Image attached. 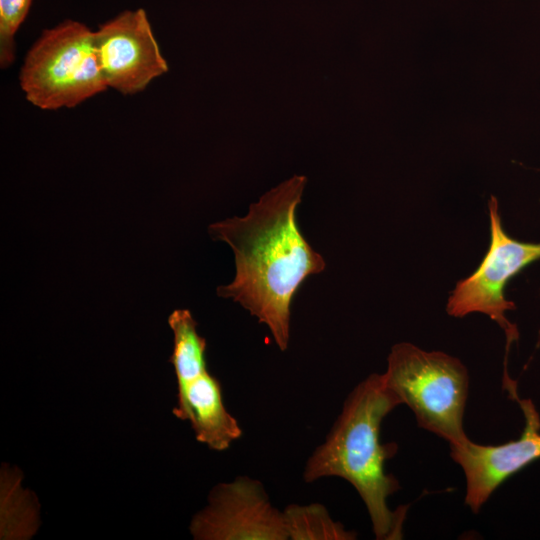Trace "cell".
<instances>
[{
	"mask_svg": "<svg viewBox=\"0 0 540 540\" xmlns=\"http://www.w3.org/2000/svg\"><path fill=\"white\" fill-rule=\"evenodd\" d=\"M306 183L305 176L295 175L251 204L246 215L208 227L213 240L231 247L235 261L233 280L219 286L217 295L256 317L281 351L288 348L291 304L297 290L309 276L326 268L297 222Z\"/></svg>",
	"mask_w": 540,
	"mask_h": 540,
	"instance_id": "cell-1",
	"label": "cell"
},
{
	"mask_svg": "<svg viewBox=\"0 0 540 540\" xmlns=\"http://www.w3.org/2000/svg\"><path fill=\"white\" fill-rule=\"evenodd\" d=\"M398 405L382 374L369 375L350 392L303 472L307 483L331 476L349 482L363 500L378 540L401 539L407 514V506L393 511L387 503L400 489L398 480L385 471V461L396 454L398 446L380 442L381 423Z\"/></svg>",
	"mask_w": 540,
	"mask_h": 540,
	"instance_id": "cell-2",
	"label": "cell"
},
{
	"mask_svg": "<svg viewBox=\"0 0 540 540\" xmlns=\"http://www.w3.org/2000/svg\"><path fill=\"white\" fill-rule=\"evenodd\" d=\"M382 376L421 428L449 444L469 439L463 425L469 376L459 359L401 342L391 348Z\"/></svg>",
	"mask_w": 540,
	"mask_h": 540,
	"instance_id": "cell-3",
	"label": "cell"
},
{
	"mask_svg": "<svg viewBox=\"0 0 540 540\" xmlns=\"http://www.w3.org/2000/svg\"><path fill=\"white\" fill-rule=\"evenodd\" d=\"M26 100L42 110L73 108L104 92L94 31L66 19L42 31L19 73Z\"/></svg>",
	"mask_w": 540,
	"mask_h": 540,
	"instance_id": "cell-4",
	"label": "cell"
},
{
	"mask_svg": "<svg viewBox=\"0 0 540 540\" xmlns=\"http://www.w3.org/2000/svg\"><path fill=\"white\" fill-rule=\"evenodd\" d=\"M490 218V245L478 268L467 278L457 282L448 298L446 311L460 318L470 313H483L504 330L507 350L517 340V327L508 321L505 313L515 309L506 299L507 282L524 267L540 259V243L515 240L504 230L498 201L491 196L488 202Z\"/></svg>",
	"mask_w": 540,
	"mask_h": 540,
	"instance_id": "cell-5",
	"label": "cell"
},
{
	"mask_svg": "<svg viewBox=\"0 0 540 540\" xmlns=\"http://www.w3.org/2000/svg\"><path fill=\"white\" fill-rule=\"evenodd\" d=\"M190 532L197 540L288 539L283 512L273 507L263 484L247 476L215 486Z\"/></svg>",
	"mask_w": 540,
	"mask_h": 540,
	"instance_id": "cell-6",
	"label": "cell"
},
{
	"mask_svg": "<svg viewBox=\"0 0 540 540\" xmlns=\"http://www.w3.org/2000/svg\"><path fill=\"white\" fill-rule=\"evenodd\" d=\"M101 71L108 85L123 95L146 89L168 71L144 9L125 10L94 31Z\"/></svg>",
	"mask_w": 540,
	"mask_h": 540,
	"instance_id": "cell-7",
	"label": "cell"
},
{
	"mask_svg": "<svg viewBox=\"0 0 540 540\" xmlns=\"http://www.w3.org/2000/svg\"><path fill=\"white\" fill-rule=\"evenodd\" d=\"M520 405L525 427L521 437L501 445H482L470 439L449 444L452 459L466 478L465 504L478 513L492 493L510 476L540 458V417L529 399L511 394Z\"/></svg>",
	"mask_w": 540,
	"mask_h": 540,
	"instance_id": "cell-8",
	"label": "cell"
},
{
	"mask_svg": "<svg viewBox=\"0 0 540 540\" xmlns=\"http://www.w3.org/2000/svg\"><path fill=\"white\" fill-rule=\"evenodd\" d=\"M172 412L180 420H189L196 440L212 450H226L242 435L224 405L220 382L209 371L178 388Z\"/></svg>",
	"mask_w": 540,
	"mask_h": 540,
	"instance_id": "cell-9",
	"label": "cell"
},
{
	"mask_svg": "<svg viewBox=\"0 0 540 540\" xmlns=\"http://www.w3.org/2000/svg\"><path fill=\"white\" fill-rule=\"evenodd\" d=\"M173 332V352L169 359L182 387L208 371L206 340L197 332V322L187 309H176L168 317Z\"/></svg>",
	"mask_w": 540,
	"mask_h": 540,
	"instance_id": "cell-10",
	"label": "cell"
},
{
	"mask_svg": "<svg viewBox=\"0 0 540 540\" xmlns=\"http://www.w3.org/2000/svg\"><path fill=\"white\" fill-rule=\"evenodd\" d=\"M283 512L288 539L292 540H353L356 534L334 521L327 509L319 504H290Z\"/></svg>",
	"mask_w": 540,
	"mask_h": 540,
	"instance_id": "cell-11",
	"label": "cell"
},
{
	"mask_svg": "<svg viewBox=\"0 0 540 540\" xmlns=\"http://www.w3.org/2000/svg\"><path fill=\"white\" fill-rule=\"evenodd\" d=\"M33 0H0V66L15 60V35L29 13Z\"/></svg>",
	"mask_w": 540,
	"mask_h": 540,
	"instance_id": "cell-12",
	"label": "cell"
}]
</instances>
